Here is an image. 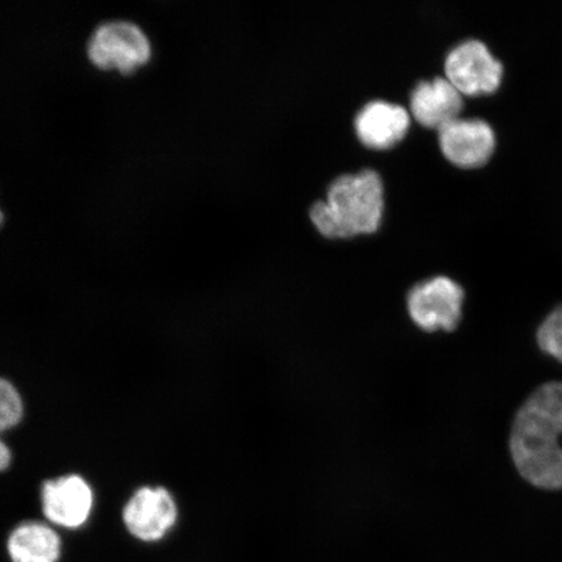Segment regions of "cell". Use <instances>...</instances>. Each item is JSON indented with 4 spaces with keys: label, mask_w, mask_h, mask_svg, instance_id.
Masks as SVG:
<instances>
[{
    "label": "cell",
    "mask_w": 562,
    "mask_h": 562,
    "mask_svg": "<svg viewBox=\"0 0 562 562\" xmlns=\"http://www.w3.org/2000/svg\"><path fill=\"white\" fill-rule=\"evenodd\" d=\"M123 521L133 537L158 542L178 521V505L165 487H140L126 503Z\"/></svg>",
    "instance_id": "cell-8"
},
{
    "label": "cell",
    "mask_w": 562,
    "mask_h": 562,
    "mask_svg": "<svg viewBox=\"0 0 562 562\" xmlns=\"http://www.w3.org/2000/svg\"><path fill=\"white\" fill-rule=\"evenodd\" d=\"M562 382L538 386L513 418V465L532 487L562 490Z\"/></svg>",
    "instance_id": "cell-1"
},
{
    "label": "cell",
    "mask_w": 562,
    "mask_h": 562,
    "mask_svg": "<svg viewBox=\"0 0 562 562\" xmlns=\"http://www.w3.org/2000/svg\"><path fill=\"white\" fill-rule=\"evenodd\" d=\"M3 221H4V214H3V211L0 210V226H2Z\"/></svg>",
    "instance_id": "cell-14"
},
{
    "label": "cell",
    "mask_w": 562,
    "mask_h": 562,
    "mask_svg": "<svg viewBox=\"0 0 562 562\" xmlns=\"http://www.w3.org/2000/svg\"><path fill=\"white\" fill-rule=\"evenodd\" d=\"M413 119L406 105L385 100L364 103L353 119V131L364 149L385 153L409 136Z\"/></svg>",
    "instance_id": "cell-7"
},
{
    "label": "cell",
    "mask_w": 562,
    "mask_h": 562,
    "mask_svg": "<svg viewBox=\"0 0 562 562\" xmlns=\"http://www.w3.org/2000/svg\"><path fill=\"white\" fill-rule=\"evenodd\" d=\"M13 562H56L61 542L52 527L41 522H25L11 532L7 542Z\"/></svg>",
    "instance_id": "cell-11"
},
{
    "label": "cell",
    "mask_w": 562,
    "mask_h": 562,
    "mask_svg": "<svg viewBox=\"0 0 562 562\" xmlns=\"http://www.w3.org/2000/svg\"><path fill=\"white\" fill-rule=\"evenodd\" d=\"M87 54L97 67L130 74L149 61L153 46L149 35L135 21L114 19L95 26L88 40Z\"/></svg>",
    "instance_id": "cell-4"
},
{
    "label": "cell",
    "mask_w": 562,
    "mask_h": 562,
    "mask_svg": "<svg viewBox=\"0 0 562 562\" xmlns=\"http://www.w3.org/2000/svg\"><path fill=\"white\" fill-rule=\"evenodd\" d=\"M24 416V404L16 386L0 378V473L9 469L12 461L11 449L2 435L18 426Z\"/></svg>",
    "instance_id": "cell-12"
},
{
    "label": "cell",
    "mask_w": 562,
    "mask_h": 562,
    "mask_svg": "<svg viewBox=\"0 0 562 562\" xmlns=\"http://www.w3.org/2000/svg\"><path fill=\"white\" fill-rule=\"evenodd\" d=\"M442 158L461 170L487 165L496 149V133L482 117L460 116L437 132Z\"/></svg>",
    "instance_id": "cell-6"
},
{
    "label": "cell",
    "mask_w": 562,
    "mask_h": 562,
    "mask_svg": "<svg viewBox=\"0 0 562 562\" xmlns=\"http://www.w3.org/2000/svg\"><path fill=\"white\" fill-rule=\"evenodd\" d=\"M537 344L544 355L562 363V305L554 307L540 323Z\"/></svg>",
    "instance_id": "cell-13"
},
{
    "label": "cell",
    "mask_w": 562,
    "mask_h": 562,
    "mask_svg": "<svg viewBox=\"0 0 562 562\" xmlns=\"http://www.w3.org/2000/svg\"><path fill=\"white\" fill-rule=\"evenodd\" d=\"M467 292L459 281L435 273L414 281L405 294L406 313L422 331L452 333L460 326Z\"/></svg>",
    "instance_id": "cell-3"
},
{
    "label": "cell",
    "mask_w": 562,
    "mask_h": 562,
    "mask_svg": "<svg viewBox=\"0 0 562 562\" xmlns=\"http://www.w3.org/2000/svg\"><path fill=\"white\" fill-rule=\"evenodd\" d=\"M41 497L42 510L48 521L66 529H77L86 524L94 505L90 484L76 474L46 481Z\"/></svg>",
    "instance_id": "cell-10"
},
{
    "label": "cell",
    "mask_w": 562,
    "mask_h": 562,
    "mask_svg": "<svg viewBox=\"0 0 562 562\" xmlns=\"http://www.w3.org/2000/svg\"><path fill=\"white\" fill-rule=\"evenodd\" d=\"M503 75V63L492 54L486 42L477 38L457 42L442 65V76L463 97L470 98L495 93Z\"/></svg>",
    "instance_id": "cell-5"
},
{
    "label": "cell",
    "mask_w": 562,
    "mask_h": 562,
    "mask_svg": "<svg viewBox=\"0 0 562 562\" xmlns=\"http://www.w3.org/2000/svg\"><path fill=\"white\" fill-rule=\"evenodd\" d=\"M465 105V97L441 75L420 80L411 91L406 108L420 128L438 132L462 116Z\"/></svg>",
    "instance_id": "cell-9"
},
{
    "label": "cell",
    "mask_w": 562,
    "mask_h": 562,
    "mask_svg": "<svg viewBox=\"0 0 562 562\" xmlns=\"http://www.w3.org/2000/svg\"><path fill=\"white\" fill-rule=\"evenodd\" d=\"M385 207L383 176L374 168H363L337 176L328 186L325 199L313 203L308 216L326 240L348 241L378 234Z\"/></svg>",
    "instance_id": "cell-2"
}]
</instances>
